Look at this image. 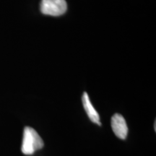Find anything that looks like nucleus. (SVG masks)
Returning <instances> with one entry per match:
<instances>
[{
	"label": "nucleus",
	"instance_id": "f257e3e1",
	"mask_svg": "<svg viewBox=\"0 0 156 156\" xmlns=\"http://www.w3.org/2000/svg\"><path fill=\"white\" fill-rule=\"evenodd\" d=\"M44 143L40 135L34 129L26 126L23 132V139L21 151L25 155H33L38 150L41 149Z\"/></svg>",
	"mask_w": 156,
	"mask_h": 156
},
{
	"label": "nucleus",
	"instance_id": "f03ea898",
	"mask_svg": "<svg viewBox=\"0 0 156 156\" xmlns=\"http://www.w3.org/2000/svg\"><path fill=\"white\" fill-rule=\"evenodd\" d=\"M67 9L65 0H41L40 10L42 14L50 16H60L64 15Z\"/></svg>",
	"mask_w": 156,
	"mask_h": 156
},
{
	"label": "nucleus",
	"instance_id": "7ed1b4c3",
	"mask_svg": "<svg viewBox=\"0 0 156 156\" xmlns=\"http://www.w3.org/2000/svg\"><path fill=\"white\" fill-rule=\"evenodd\" d=\"M113 132L119 139L125 140L127 136L128 127L124 118L119 114H115L112 118Z\"/></svg>",
	"mask_w": 156,
	"mask_h": 156
},
{
	"label": "nucleus",
	"instance_id": "20e7f679",
	"mask_svg": "<svg viewBox=\"0 0 156 156\" xmlns=\"http://www.w3.org/2000/svg\"><path fill=\"white\" fill-rule=\"evenodd\" d=\"M82 101H83V105L85 110V112L87 113V116L89 117L90 119L92 121L93 123H95V124H97L99 126H101V123L100 121V116H99V114H98L96 110H95L92 103H91L90 98L86 92L83 93Z\"/></svg>",
	"mask_w": 156,
	"mask_h": 156
}]
</instances>
